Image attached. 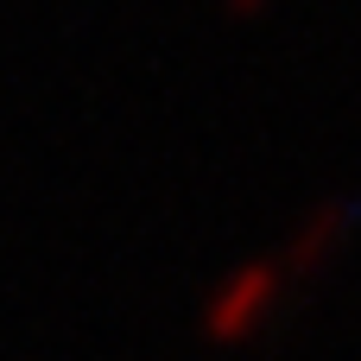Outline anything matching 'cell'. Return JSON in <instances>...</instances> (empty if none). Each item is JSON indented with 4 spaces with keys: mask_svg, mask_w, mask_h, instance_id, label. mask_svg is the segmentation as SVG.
Wrapping results in <instances>:
<instances>
[{
    "mask_svg": "<svg viewBox=\"0 0 361 361\" xmlns=\"http://www.w3.org/2000/svg\"><path fill=\"white\" fill-rule=\"evenodd\" d=\"M267 6H273V0H222L228 19H254V13H267Z\"/></svg>",
    "mask_w": 361,
    "mask_h": 361,
    "instance_id": "3957f363",
    "label": "cell"
},
{
    "mask_svg": "<svg viewBox=\"0 0 361 361\" xmlns=\"http://www.w3.org/2000/svg\"><path fill=\"white\" fill-rule=\"evenodd\" d=\"M355 216H361L355 197H324V203H311V209L298 216V228L286 235V247H279V260H273V267H279L286 279H317V273L349 247Z\"/></svg>",
    "mask_w": 361,
    "mask_h": 361,
    "instance_id": "7a4b0ae2",
    "label": "cell"
},
{
    "mask_svg": "<svg viewBox=\"0 0 361 361\" xmlns=\"http://www.w3.org/2000/svg\"><path fill=\"white\" fill-rule=\"evenodd\" d=\"M279 292H286V273H279L273 260L235 267V273L209 292V305H203V343H216V349L247 343V336L279 311Z\"/></svg>",
    "mask_w": 361,
    "mask_h": 361,
    "instance_id": "6da1fadb",
    "label": "cell"
}]
</instances>
